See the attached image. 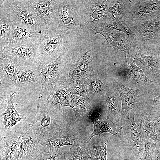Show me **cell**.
Masks as SVG:
<instances>
[{
  "instance_id": "1",
  "label": "cell",
  "mask_w": 160,
  "mask_h": 160,
  "mask_svg": "<svg viewBox=\"0 0 160 160\" xmlns=\"http://www.w3.org/2000/svg\"><path fill=\"white\" fill-rule=\"evenodd\" d=\"M111 1L78 0V34L83 35L96 25L113 21L108 11Z\"/></svg>"
},
{
  "instance_id": "2",
  "label": "cell",
  "mask_w": 160,
  "mask_h": 160,
  "mask_svg": "<svg viewBox=\"0 0 160 160\" xmlns=\"http://www.w3.org/2000/svg\"><path fill=\"white\" fill-rule=\"evenodd\" d=\"M0 17H8L14 23L38 31L48 32L46 23L22 3L21 0H0Z\"/></svg>"
},
{
  "instance_id": "3",
  "label": "cell",
  "mask_w": 160,
  "mask_h": 160,
  "mask_svg": "<svg viewBox=\"0 0 160 160\" xmlns=\"http://www.w3.org/2000/svg\"><path fill=\"white\" fill-rule=\"evenodd\" d=\"M160 16V0H126L123 20L128 25L143 24Z\"/></svg>"
},
{
  "instance_id": "4",
  "label": "cell",
  "mask_w": 160,
  "mask_h": 160,
  "mask_svg": "<svg viewBox=\"0 0 160 160\" xmlns=\"http://www.w3.org/2000/svg\"><path fill=\"white\" fill-rule=\"evenodd\" d=\"M46 24L49 31L55 30L59 25L63 7L60 0H21Z\"/></svg>"
},
{
  "instance_id": "5",
  "label": "cell",
  "mask_w": 160,
  "mask_h": 160,
  "mask_svg": "<svg viewBox=\"0 0 160 160\" xmlns=\"http://www.w3.org/2000/svg\"><path fill=\"white\" fill-rule=\"evenodd\" d=\"M52 108L51 105L50 107L38 106L34 120L32 124L43 142L52 137L64 127L63 123L53 113Z\"/></svg>"
},
{
  "instance_id": "6",
  "label": "cell",
  "mask_w": 160,
  "mask_h": 160,
  "mask_svg": "<svg viewBox=\"0 0 160 160\" xmlns=\"http://www.w3.org/2000/svg\"><path fill=\"white\" fill-rule=\"evenodd\" d=\"M39 44L0 49V57L9 59L17 70L39 63L37 56Z\"/></svg>"
},
{
  "instance_id": "7",
  "label": "cell",
  "mask_w": 160,
  "mask_h": 160,
  "mask_svg": "<svg viewBox=\"0 0 160 160\" xmlns=\"http://www.w3.org/2000/svg\"><path fill=\"white\" fill-rule=\"evenodd\" d=\"M65 34L55 30L48 31L39 43L37 56L40 63L53 61L60 55L63 45Z\"/></svg>"
},
{
  "instance_id": "8",
  "label": "cell",
  "mask_w": 160,
  "mask_h": 160,
  "mask_svg": "<svg viewBox=\"0 0 160 160\" xmlns=\"http://www.w3.org/2000/svg\"><path fill=\"white\" fill-rule=\"evenodd\" d=\"M136 64L150 79L157 81L160 71V57L153 47L150 44L137 49Z\"/></svg>"
},
{
  "instance_id": "9",
  "label": "cell",
  "mask_w": 160,
  "mask_h": 160,
  "mask_svg": "<svg viewBox=\"0 0 160 160\" xmlns=\"http://www.w3.org/2000/svg\"><path fill=\"white\" fill-rule=\"evenodd\" d=\"M132 110L141 129L146 133L148 139H152L155 143L158 142L156 124L160 112L154 108L150 102H141Z\"/></svg>"
},
{
  "instance_id": "10",
  "label": "cell",
  "mask_w": 160,
  "mask_h": 160,
  "mask_svg": "<svg viewBox=\"0 0 160 160\" xmlns=\"http://www.w3.org/2000/svg\"><path fill=\"white\" fill-rule=\"evenodd\" d=\"M42 145L50 150L58 151L61 147L67 145L85 148L87 143L76 130L66 126L64 127L51 137L44 140Z\"/></svg>"
},
{
  "instance_id": "11",
  "label": "cell",
  "mask_w": 160,
  "mask_h": 160,
  "mask_svg": "<svg viewBox=\"0 0 160 160\" xmlns=\"http://www.w3.org/2000/svg\"><path fill=\"white\" fill-rule=\"evenodd\" d=\"M42 141L32 124L22 137L17 160H34L44 148L40 147L43 145Z\"/></svg>"
},
{
  "instance_id": "12",
  "label": "cell",
  "mask_w": 160,
  "mask_h": 160,
  "mask_svg": "<svg viewBox=\"0 0 160 160\" xmlns=\"http://www.w3.org/2000/svg\"><path fill=\"white\" fill-rule=\"evenodd\" d=\"M10 21L11 29L8 47L39 44L43 39L44 35L41 32Z\"/></svg>"
},
{
  "instance_id": "13",
  "label": "cell",
  "mask_w": 160,
  "mask_h": 160,
  "mask_svg": "<svg viewBox=\"0 0 160 160\" xmlns=\"http://www.w3.org/2000/svg\"><path fill=\"white\" fill-rule=\"evenodd\" d=\"M31 126L26 124L1 140L0 160H17L20 142L24 134Z\"/></svg>"
},
{
  "instance_id": "14",
  "label": "cell",
  "mask_w": 160,
  "mask_h": 160,
  "mask_svg": "<svg viewBox=\"0 0 160 160\" xmlns=\"http://www.w3.org/2000/svg\"><path fill=\"white\" fill-rule=\"evenodd\" d=\"M116 88L121 100V110L120 120L123 122L128 113L136 108L141 102L144 91L130 89L125 86L119 80L113 79Z\"/></svg>"
},
{
  "instance_id": "15",
  "label": "cell",
  "mask_w": 160,
  "mask_h": 160,
  "mask_svg": "<svg viewBox=\"0 0 160 160\" xmlns=\"http://www.w3.org/2000/svg\"><path fill=\"white\" fill-rule=\"evenodd\" d=\"M62 1L63 7L56 31L65 35L70 30L78 32L80 28L78 15V0Z\"/></svg>"
},
{
  "instance_id": "16",
  "label": "cell",
  "mask_w": 160,
  "mask_h": 160,
  "mask_svg": "<svg viewBox=\"0 0 160 160\" xmlns=\"http://www.w3.org/2000/svg\"><path fill=\"white\" fill-rule=\"evenodd\" d=\"M123 130L128 143L131 145L133 152L140 158L144 151V137L142 131L135 121L133 110L130 111L127 115Z\"/></svg>"
},
{
  "instance_id": "17",
  "label": "cell",
  "mask_w": 160,
  "mask_h": 160,
  "mask_svg": "<svg viewBox=\"0 0 160 160\" xmlns=\"http://www.w3.org/2000/svg\"><path fill=\"white\" fill-rule=\"evenodd\" d=\"M88 116L94 126L93 131L88 142L95 136H100L104 132L109 133L121 139L124 137L123 126L113 123L108 116L104 117L97 110H95Z\"/></svg>"
},
{
  "instance_id": "18",
  "label": "cell",
  "mask_w": 160,
  "mask_h": 160,
  "mask_svg": "<svg viewBox=\"0 0 160 160\" xmlns=\"http://www.w3.org/2000/svg\"><path fill=\"white\" fill-rule=\"evenodd\" d=\"M92 36L99 33L105 38L107 41L105 48L108 47L113 48L116 51L120 50L127 53L131 58L129 52L131 48L135 47L134 45L127 39L124 33L115 32L114 33L106 31L99 28H94L91 29Z\"/></svg>"
},
{
  "instance_id": "19",
  "label": "cell",
  "mask_w": 160,
  "mask_h": 160,
  "mask_svg": "<svg viewBox=\"0 0 160 160\" xmlns=\"http://www.w3.org/2000/svg\"><path fill=\"white\" fill-rule=\"evenodd\" d=\"M95 28H99L109 32L113 30L119 31L125 34L127 39L138 49L143 47L141 37L139 34L122 19H117L113 22L100 24L95 25Z\"/></svg>"
},
{
  "instance_id": "20",
  "label": "cell",
  "mask_w": 160,
  "mask_h": 160,
  "mask_svg": "<svg viewBox=\"0 0 160 160\" xmlns=\"http://www.w3.org/2000/svg\"><path fill=\"white\" fill-rule=\"evenodd\" d=\"M126 54L125 53L124 68L130 81L138 87L140 90L150 91L153 87L154 81L147 77L142 69L136 64L135 56L133 61L130 63L127 61Z\"/></svg>"
},
{
  "instance_id": "21",
  "label": "cell",
  "mask_w": 160,
  "mask_h": 160,
  "mask_svg": "<svg viewBox=\"0 0 160 160\" xmlns=\"http://www.w3.org/2000/svg\"><path fill=\"white\" fill-rule=\"evenodd\" d=\"M130 26L139 34L143 46H146L160 33V16L144 23Z\"/></svg>"
},
{
  "instance_id": "22",
  "label": "cell",
  "mask_w": 160,
  "mask_h": 160,
  "mask_svg": "<svg viewBox=\"0 0 160 160\" xmlns=\"http://www.w3.org/2000/svg\"><path fill=\"white\" fill-rule=\"evenodd\" d=\"M120 97L117 89L107 86L103 97L108 106V116L109 117L111 116L118 120L120 119L121 110Z\"/></svg>"
},
{
  "instance_id": "23",
  "label": "cell",
  "mask_w": 160,
  "mask_h": 160,
  "mask_svg": "<svg viewBox=\"0 0 160 160\" xmlns=\"http://www.w3.org/2000/svg\"><path fill=\"white\" fill-rule=\"evenodd\" d=\"M95 142L87 143L86 150L91 160H107V146L108 140L100 138Z\"/></svg>"
},
{
  "instance_id": "24",
  "label": "cell",
  "mask_w": 160,
  "mask_h": 160,
  "mask_svg": "<svg viewBox=\"0 0 160 160\" xmlns=\"http://www.w3.org/2000/svg\"><path fill=\"white\" fill-rule=\"evenodd\" d=\"M14 92L10 95V99L3 115L4 116L3 124L6 129L12 128L20 121L23 120L25 117L19 114L16 110L13 104V95Z\"/></svg>"
},
{
  "instance_id": "25",
  "label": "cell",
  "mask_w": 160,
  "mask_h": 160,
  "mask_svg": "<svg viewBox=\"0 0 160 160\" xmlns=\"http://www.w3.org/2000/svg\"><path fill=\"white\" fill-rule=\"evenodd\" d=\"M39 64L18 69V83L19 82L35 84L41 83L38 73Z\"/></svg>"
},
{
  "instance_id": "26",
  "label": "cell",
  "mask_w": 160,
  "mask_h": 160,
  "mask_svg": "<svg viewBox=\"0 0 160 160\" xmlns=\"http://www.w3.org/2000/svg\"><path fill=\"white\" fill-rule=\"evenodd\" d=\"M67 90L64 87L55 88L54 95L50 97V104L52 107L60 108L65 106H71Z\"/></svg>"
},
{
  "instance_id": "27",
  "label": "cell",
  "mask_w": 160,
  "mask_h": 160,
  "mask_svg": "<svg viewBox=\"0 0 160 160\" xmlns=\"http://www.w3.org/2000/svg\"><path fill=\"white\" fill-rule=\"evenodd\" d=\"M11 29V21L9 18L7 16L0 17V49L8 47Z\"/></svg>"
},
{
  "instance_id": "28",
  "label": "cell",
  "mask_w": 160,
  "mask_h": 160,
  "mask_svg": "<svg viewBox=\"0 0 160 160\" xmlns=\"http://www.w3.org/2000/svg\"><path fill=\"white\" fill-rule=\"evenodd\" d=\"M126 4V0H112L110 3L108 11L114 21L124 17Z\"/></svg>"
},
{
  "instance_id": "29",
  "label": "cell",
  "mask_w": 160,
  "mask_h": 160,
  "mask_svg": "<svg viewBox=\"0 0 160 160\" xmlns=\"http://www.w3.org/2000/svg\"><path fill=\"white\" fill-rule=\"evenodd\" d=\"M91 75L89 79V89L94 95L103 99L107 86L100 81L95 71L92 69Z\"/></svg>"
},
{
  "instance_id": "30",
  "label": "cell",
  "mask_w": 160,
  "mask_h": 160,
  "mask_svg": "<svg viewBox=\"0 0 160 160\" xmlns=\"http://www.w3.org/2000/svg\"><path fill=\"white\" fill-rule=\"evenodd\" d=\"M0 68L6 73L11 80L15 83H18V70L11 60L0 57Z\"/></svg>"
},
{
  "instance_id": "31",
  "label": "cell",
  "mask_w": 160,
  "mask_h": 160,
  "mask_svg": "<svg viewBox=\"0 0 160 160\" xmlns=\"http://www.w3.org/2000/svg\"><path fill=\"white\" fill-rule=\"evenodd\" d=\"M145 148L144 152L140 157V160H152L156 146V143L150 142L144 139Z\"/></svg>"
},
{
  "instance_id": "32",
  "label": "cell",
  "mask_w": 160,
  "mask_h": 160,
  "mask_svg": "<svg viewBox=\"0 0 160 160\" xmlns=\"http://www.w3.org/2000/svg\"><path fill=\"white\" fill-rule=\"evenodd\" d=\"M63 152L51 150L46 146L34 160H56L55 158Z\"/></svg>"
},
{
  "instance_id": "33",
  "label": "cell",
  "mask_w": 160,
  "mask_h": 160,
  "mask_svg": "<svg viewBox=\"0 0 160 160\" xmlns=\"http://www.w3.org/2000/svg\"><path fill=\"white\" fill-rule=\"evenodd\" d=\"M87 80H82L76 83L73 88V92L82 96L87 95V94H88L87 83L88 82H85Z\"/></svg>"
},
{
  "instance_id": "34",
  "label": "cell",
  "mask_w": 160,
  "mask_h": 160,
  "mask_svg": "<svg viewBox=\"0 0 160 160\" xmlns=\"http://www.w3.org/2000/svg\"><path fill=\"white\" fill-rule=\"evenodd\" d=\"M150 44L153 47L160 57V33L152 40Z\"/></svg>"
},
{
  "instance_id": "35",
  "label": "cell",
  "mask_w": 160,
  "mask_h": 160,
  "mask_svg": "<svg viewBox=\"0 0 160 160\" xmlns=\"http://www.w3.org/2000/svg\"><path fill=\"white\" fill-rule=\"evenodd\" d=\"M56 160H73L72 153L71 150L62 153Z\"/></svg>"
},
{
  "instance_id": "36",
  "label": "cell",
  "mask_w": 160,
  "mask_h": 160,
  "mask_svg": "<svg viewBox=\"0 0 160 160\" xmlns=\"http://www.w3.org/2000/svg\"><path fill=\"white\" fill-rule=\"evenodd\" d=\"M150 103L156 111L160 112V93Z\"/></svg>"
},
{
  "instance_id": "37",
  "label": "cell",
  "mask_w": 160,
  "mask_h": 160,
  "mask_svg": "<svg viewBox=\"0 0 160 160\" xmlns=\"http://www.w3.org/2000/svg\"><path fill=\"white\" fill-rule=\"evenodd\" d=\"M156 128L158 132V142L160 141V114L157 121Z\"/></svg>"
}]
</instances>
